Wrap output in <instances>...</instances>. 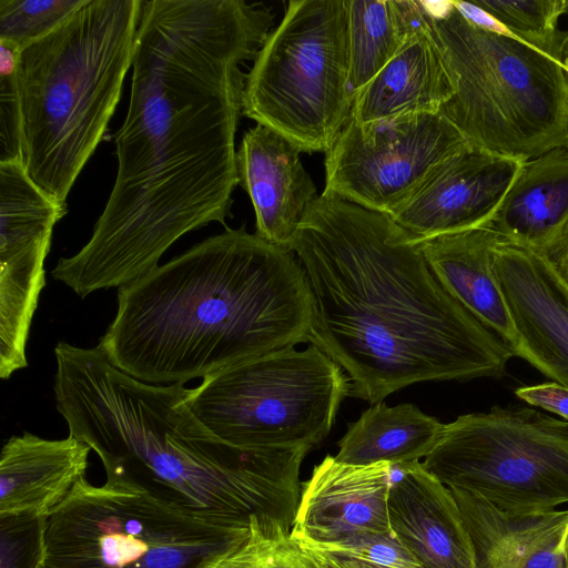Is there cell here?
<instances>
[{
  "mask_svg": "<svg viewBox=\"0 0 568 568\" xmlns=\"http://www.w3.org/2000/svg\"><path fill=\"white\" fill-rule=\"evenodd\" d=\"M273 24L243 0H142L118 172L88 243L52 277L78 296L152 271L184 234L225 225L246 74Z\"/></svg>",
  "mask_w": 568,
  "mask_h": 568,
  "instance_id": "1",
  "label": "cell"
},
{
  "mask_svg": "<svg viewBox=\"0 0 568 568\" xmlns=\"http://www.w3.org/2000/svg\"><path fill=\"white\" fill-rule=\"evenodd\" d=\"M290 250L312 297L307 342L371 404L420 382L500 378L514 348L439 283L394 220L322 193Z\"/></svg>",
  "mask_w": 568,
  "mask_h": 568,
  "instance_id": "2",
  "label": "cell"
},
{
  "mask_svg": "<svg viewBox=\"0 0 568 568\" xmlns=\"http://www.w3.org/2000/svg\"><path fill=\"white\" fill-rule=\"evenodd\" d=\"M308 282L295 253L245 226L195 244L118 288L99 348L148 384H185L307 342Z\"/></svg>",
  "mask_w": 568,
  "mask_h": 568,
  "instance_id": "3",
  "label": "cell"
},
{
  "mask_svg": "<svg viewBox=\"0 0 568 568\" xmlns=\"http://www.w3.org/2000/svg\"><path fill=\"white\" fill-rule=\"evenodd\" d=\"M54 398L69 435L100 457L106 476L125 477L227 523L274 520L292 530L300 469L312 449H243L217 438L192 413L184 384L154 385L116 367L99 346L60 342Z\"/></svg>",
  "mask_w": 568,
  "mask_h": 568,
  "instance_id": "4",
  "label": "cell"
},
{
  "mask_svg": "<svg viewBox=\"0 0 568 568\" xmlns=\"http://www.w3.org/2000/svg\"><path fill=\"white\" fill-rule=\"evenodd\" d=\"M141 11L142 0H89L20 51L23 163L63 205L116 109Z\"/></svg>",
  "mask_w": 568,
  "mask_h": 568,
  "instance_id": "5",
  "label": "cell"
},
{
  "mask_svg": "<svg viewBox=\"0 0 568 568\" xmlns=\"http://www.w3.org/2000/svg\"><path fill=\"white\" fill-rule=\"evenodd\" d=\"M455 80L439 113L469 144L526 161L568 145V74L515 37L468 22L453 1H422Z\"/></svg>",
  "mask_w": 568,
  "mask_h": 568,
  "instance_id": "6",
  "label": "cell"
},
{
  "mask_svg": "<svg viewBox=\"0 0 568 568\" xmlns=\"http://www.w3.org/2000/svg\"><path fill=\"white\" fill-rule=\"evenodd\" d=\"M248 534L129 478L84 476L42 518V567L196 568Z\"/></svg>",
  "mask_w": 568,
  "mask_h": 568,
  "instance_id": "7",
  "label": "cell"
},
{
  "mask_svg": "<svg viewBox=\"0 0 568 568\" xmlns=\"http://www.w3.org/2000/svg\"><path fill=\"white\" fill-rule=\"evenodd\" d=\"M352 104L345 0H291L246 74L243 115L326 153Z\"/></svg>",
  "mask_w": 568,
  "mask_h": 568,
  "instance_id": "8",
  "label": "cell"
},
{
  "mask_svg": "<svg viewBox=\"0 0 568 568\" xmlns=\"http://www.w3.org/2000/svg\"><path fill=\"white\" fill-rule=\"evenodd\" d=\"M351 394L344 371L311 344L230 366L191 388L192 413L221 440L243 449L314 448Z\"/></svg>",
  "mask_w": 568,
  "mask_h": 568,
  "instance_id": "9",
  "label": "cell"
},
{
  "mask_svg": "<svg viewBox=\"0 0 568 568\" xmlns=\"http://www.w3.org/2000/svg\"><path fill=\"white\" fill-rule=\"evenodd\" d=\"M424 468L449 489L514 514L568 503V422L499 405L444 424Z\"/></svg>",
  "mask_w": 568,
  "mask_h": 568,
  "instance_id": "10",
  "label": "cell"
},
{
  "mask_svg": "<svg viewBox=\"0 0 568 568\" xmlns=\"http://www.w3.org/2000/svg\"><path fill=\"white\" fill-rule=\"evenodd\" d=\"M467 145L440 113L368 123L349 118L326 152L323 193L392 216Z\"/></svg>",
  "mask_w": 568,
  "mask_h": 568,
  "instance_id": "11",
  "label": "cell"
},
{
  "mask_svg": "<svg viewBox=\"0 0 568 568\" xmlns=\"http://www.w3.org/2000/svg\"><path fill=\"white\" fill-rule=\"evenodd\" d=\"M521 163L469 144L390 217L416 242L487 224Z\"/></svg>",
  "mask_w": 568,
  "mask_h": 568,
  "instance_id": "12",
  "label": "cell"
},
{
  "mask_svg": "<svg viewBox=\"0 0 568 568\" xmlns=\"http://www.w3.org/2000/svg\"><path fill=\"white\" fill-rule=\"evenodd\" d=\"M494 271L515 332V356L568 387V300L540 256L500 237Z\"/></svg>",
  "mask_w": 568,
  "mask_h": 568,
  "instance_id": "13",
  "label": "cell"
},
{
  "mask_svg": "<svg viewBox=\"0 0 568 568\" xmlns=\"http://www.w3.org/2000/svg\"><path fill=\"white\" fill-rule=\"evenodd\" d=\"M394 471L395 464L352 465L327 455L302 483L291 535L320 544L393 536L388 494Z\"/></svg>",
  "mask_w": 568,
  "mask_h": 568,
  "instance_id": "14",
  "label": "cell"
},
{
  "mask_svg": "<svg viewBox=\"0 0 568 568\" xmlns=\"http://www.w3.org/2000/svg\"><path fill=\"white\" fill-rule=\"evenodd\" d=\"M388 519L393 536L422 568H477L473 541L452 490L420 462L395 464Z\"/></svg>",
  "mask_w": 568,
  "mask_h": 568,
  "instance_id": "15",
  "label": "cell"
},
{
  "mask_svg": "<svg viewBox=\"0 0 568 568\" xmlns=\"http://www.w3.org/2000/svg\"><path fill=\"white\" fill-rule=\"evenodd\" d=\"M301 153L290 140L262 124L244 133L236 151L239 185L251 199L255 234L288 250L306 211L318 197Z\"/></svg>",
  "mask_w": 568,
  "mask_h": 568,
  "instance_id": "16",
  "label": "cell"
},
{
  "mask_svg": "<svg viewBox=\"0 0 568 568\" xmlns=\"http://www.w3.org/2000/svg\"><path fill=\"white\" fill-rule=\"evenodd\" d=\"M91 450L71 435L10 437L0 455V518L47 517L85 476Z\"/></svg>",
  "mask_w": 568,
  "mask_h": 568,
  "instance_id": "17",
  "label": "cell"
},
{
  "mask_svg": "<svg viewBox=\"0 0 568 568\" xmlns=\"http://www.w3.org/2000/svg\"><path fill=\"white\" fill-rule=\"evenodd\" d=\"M450 490L471 538L477 568H566L568 509L514 514L475 494Z\"/></svg>",
  "mask_w": 568,
  "mask_h": 568,
  "instance_id": "18",
  "label": "cell"
},
{
  "mask_svg": "<svg viewBox=\"0 0 568 568\" xmlns=\"http://www.w3.org/2000/svg\"><path fill=\"white\" fill-rule=\"evenodd\" d=\"M454 93L453 73L425 14L399 52L355 95L351 119L368 123L439 113Z\"/></svg>",
  "mask_w": 568,
  "mask_h": 568,
  "instance_id": "19",
  "label": "cell"
},
{
  "mask_svg": "<svg viewBox=\"0 0 568 568\" xmlns=\"http://www.w3.org/2000/svg\"><path fill=\"white\" fill-rule=\"evenodd\" d=\"M500 237L487 223L418 243L443 287L513 347L516 332L494 271Z\"/></svg>",
  "mask_w": 568,
  "mask_h": 568,
  "instance_id": "20",
  "label": "cell"
},
{
  "mask_svg": "<svg viewBox=\"0 0 568 568\" xmlns=\"http://www.w3.org/2000/svg\"><path fill=\"white\" fill-rule=\"evenodd\" d=\"M568 220V148L523 161L488 224L501 236L536 248Z\"/></svg>",
  "mask_w": 568,
  "mask_h": 568,
  "instance_id": "21",
  "label": "cell"
},
{
  "mask_svg": "<svg viewBox=\"0 0 568 568\" xmlns=\"http://www.w3.org/2000/svg\"><path fill=\"white\" fill-rule=\"evenodd\" d=\"M444 424L413 404H373L348 424L337 443V462L352 465L419 462L434 448Z\"/></svg>",
  "mask_w": 568,
  "mask_h": 568,
  "instance_id": "22",
  "label": "cell"
},
{
  "mask_svg": "<svg viewBox=\"0 0 568 568\" xmlns=\"http://www.w3.org/2000/svg\"><path fill=\"white\" fill-rule=\"evenodd\" d=\"M348 85L355 95L425 20L420 0H345Z\"/></svg>",
  "mask_w": 568,
  "mask_h": 568,
  "instance_id": "23",
  "label": "cell"
},
{
  "mask_svg": "<svg viewBox=\"0 0 568 568\" xmlns=\"http://www.w3.org/2000/svg\"><path fill=\"white\" fill-rule=\"evenodd\" d=\"M475 3L518 40L562 65L567 31L558 29L566 0H478Z\"/></svg>",
  "mask_w": 568,
  "mask_h": 568,
  "instance_id": "24",
  "label": "cell"
},
{
  "mask_svg": "<svg viewBox=\"0 0 568 568\" xmlns=\"http://www.w3.org/2000/svg\"><path fill=\"white\" fill-rule=\"evenodd\" d=\"M196 568H316L311 557L274 520L250 518V534L240 545L219 554Z\"/></svg>",
  "mask_w": 568,
  "mask_h": 568,
  "instance_id": "25",
  "label": "cell"
},
{
  "mask_svg": "<svg viewBox=\"0 0 568 568\" xmlns=\"http://www.w3.org/2000/svg\"><path fill=\"white\" fill-rule=\"evenodd\" d=\"M89 0H0V40L20 50L51 33Z\"/></svg>",
  "mask_w": 568,
  "mask_h": 568,
  "instance_id": "26",
  "label": "cell"
},
{
  "mask_svg": "<svg viewBox=\"0 0 568 568\" xmlns=\"http://www.w3.org/2000/svg\"><path fill=\"white\" fill-rule=\"evenodd\" d=\"M20 49L0 40V163L23 162V121L18 60Z\"/></svg>",
  "mask_w": 568,
  "mask_h": 568,
  "instance_id": "27",
  "label": "cell"
},
{
  "mask_svg": "<svg viewBox=\"0 0 568 568\" xmlns=\"http://www.w3.org/2000/svg\"><path fill=\"white\" fill-rule=\"evenodd\" d=\"M294 538L343 560L381 568H422L414 556L393 536L363 535L328 544Z\"/></svg>",
  "mask_w": 568,
  "mask_h": 568,
  "instance_id": "28",
  "label": "cell"
},
{
  "mask_svg": "<svg viewBox=\"0 0 568 568\" xmlns=\"http://www.w3.org/2000/svg\"><path fill=\"white\" fill-rule=\"evenodd\" d=\"M42 518H0L1 568L42 567Z\"/></svg>",
  "mask_w": 568,
  "mask_h": 568,
  "instance_id": "29",
  "label": "cell"
},
{
  "mask_svg": "<svg viewBox=\"0 0 568 568\" xmlns=\"http://www.w3.org/2000/svg\"><path fill=\"white\" fill-rule=\"evenodd\" d=\"M532 250L568 300V220L547 241Z\"/></svg>",
  "mask_w": 568,
  "mask_h": 568,
  "instance_id": "30",
  "label": "cell"
},
{
  "mask_svg": "<svg viewBox=\"0 0 568 568\" xmlns=\"http://www.w3.org/2000/svg\"><path fill=\"white\" fill-rule=\"evenodd\" d=\"M515 395L532 407L561 416L568 422V387L556 382L521 386Z\"/></svg>",
  "mask_w": 568,
  "mask_h": 568,
  "instance_id": "31",
  "label": "cell"
},
{
  "mask_svg": "<svg viewBox=\"0 0 568 568\" xmlns=\"http://www.w3.org/2000/svg\"><path fill=\"white\" fill-rule=\"evenodd\" d=\"M295 540L300 544H303L316 551H318L320 554H322L323 556H325L326 558H328L332 562H334L336 566H338L339 568H381V567H375V566H371V565H366V564H362V562H357V561H351V560H343V559H338V558H335L333 556H329L327 555L326 552L313 547L312 545H310L308 542L304 541V540H301V539H296Z\"/></svg>",
  "mask_w": 568,
  "mask_h": 568,
  "instance_id": "32",
  "label": "cell"
},
{
  "mask_svg": "<svg viewBox=\"0 0 568 568\" xmlns=\"http://www.w3.org/2000/svg\"><path fill=\"white\" fill-rule=\"evenodd\" d=\"M297 544L311 557V559L314 562V565L316 566V568H339L338 566H336L334 562H332L328 558H326L318 551H316L303 544H300V542H297Z\"/></svg>",
  "mask_w": 568,
  "mask_h": 568,
  "instance_id": "33",
  "label": "cell"
},
{
  "mask_svg": "<svg viewBox=\"0 0 568 568\" xmlns=\"http://www.w3.org/2000/svg\"><path fill=\"white\" fill-rule=\"evenodd\" d=\"M566 3H567V7H568V0H566ZM562 67H564V69L566 70V72L568 74V31H567V37H566V40H565Z\"/></svg>",
  "mask_w": 568,
  "mask_h": 568,
  "instance_id": "34",
  "label": "cell"
},
{
  "mask_svg": "<svg viewBox=\"0 0 568 568\" xmlns=\"http://www.w3.org/2000/svg\"><path fill=\"white\" fill-rule=\"evenodd\" d=\"M564 556H565L566 568H568V528L566 530L565 538H564Z\"/></svg>",
  "mask_w": 568,
  "mask_h": 568,
  "instance_id": "35",
  "label": "cell"
},
{
  "mask_svg": "<svg viewBox=\"0 0 568 568\" xmlns=\"http://www.w3.org/2000/svg\"><path fill=\"white\" fill-rule=\"evenodd\" d=\"M40 568H43V567H40Z\"/></svg>",
  "mask_w": 568,
  "mask_h": 568,
  "instance_id": "36",
  "label": "cell"
},
{
  "mask_svg": "<svg viewBox=\"0 0 568 568\" xmlns=\"http://www.w3.org/2000/svg\"><path fill=\"white\" fill-rule=\"evenodd\" d=\"M567 148H568V145H567Z\"/></svg>",
  "mask_w": 568,
  "mask_h": 568,
  "instance_id": "37",
  "label": "cell"
}]
</instances>
